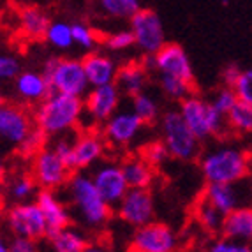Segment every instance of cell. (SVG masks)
Segmentation results:
<instances>
[{"mask_svg": "<svg viewBox=\"0 0 252 252\" xmlns=\"http://www.w3.org/2000/svg\"><path fill=\"white\" fill-rule=\"evenodd\" d=\"M244 187L242 182L236 184H206L203 199L217 208L222 215L229 214L238 206H244Z\"/></svg>", "mask_w": 252, "mask_h": 252, "instance_id": "d6986e66", "label": "cell"}, {"mask_svg": "<svg viewBox=\"0 0 252 252\" xmlns=\"http://www.w3.org/2000/svg\"><path fill=\"white\" fill-rule=\"evenodd\" d=\"M7 192L9 198L14 203H23V201H34V196L37 192V185H35L34 178L25 173L14 175L7 184Z\"/></svg>", "mask_w": 252, "mask_h": 252, "instance_id": "83f0119b", "label": "cell"}, {"mask_svg": "<svg viewBox=\"0 0 252 252\" xmlns=\"http://www.w3.org/2000/svg\"><path fill=\"white\" fill-rule=\"evenodd\" d=\"M236 101H238V99H236V95L231 90V87H222V89L219 90V92L212 97L210 104L215 111H219L220 115L226 117V115L229 113V109L236 104Z\"/></svg>", "mask_w": 252, "mask_h": 252, "instance_id": "f35d334b", "label": "cell"}, {"mask_svg": "<svg viewBox=\"0 0 252 252\" xmlns=\"http://www.w3.org/2000/svg\"><path fill=\"white\" fill-rule=\"evenodd\" d=\"M34 129L32 115L16 104L0 106V143L16 148L30 130Z\"/></svg>", "mask_w": 252, "mask_h": 252, "instance_id": "9a60e30c", "label": "cell"}, {"mask_svg": "<svg viewBox=\"0 0 252 252\" xmlns=\"http://www.w3.org/2000/svg\"><path fill=\"white\" fill-rule=\"evenodd\" d=\"M148 83V71L141 62H127L117 69L115 85L118 87L120 94L132 97L136 94L143 92Z\"/></svg>", "mask_w": 252, "mask_h": 252, "instance_id": "603a6c76", "label": "cell"}, {"mask_svg": "<svg viewBox=\"0 0 252 252\" xmlns=\"http://www.w3.org/2000/svg\"><path fill=\"white\" fill-rule=\"evenodd\" d=\"M42 74L46 76L51 92L83 97L89 90L80 59H50L44 63Z\"/></svg>", "mask_w": 252, "mask_h": 252, "instance_id": "8992f818", "label": "cell"}, {"mask_svg": "<svg viewBox=\"0 0 252 252\" xmlns=\"http://www.w3.org/2000/svg\"><path fill=\"white\" fill-rule=\"evenodd\" d=\"M5 226L13 236H23L35 242L46 238V222L35 201L14 203L5 214Z\"/></svg>", "mask_w": 252, "mask_h": 252, "instance_id": "ba28073f", "label": "cell"}, {"mask_svg": "<svg viewBox=\"0 0 252 252\" xmlns=\"http://www.w3.org/2000/svg\"><path fill=\"white\" fill-rule=\"evenodd\" d=\"M199 168L206 184H236L249 177L251 156L244 147L222 143L203 154Z\"/></svg>", "mask_w": 252, "mask_h": 252, "instance_id": "3957f363", "label": "cell"}, {"mask_svg": "<svg viewBox=\"0 0 252 252\" xmlns=\"http://www.w3.org/2000/svg\"><path fill=\"white\" fill-rule=\"evenodd\" d=\"M44 39L57 50H69L72 46L71 23H67V21H50Z\"/></svg>", "mask_w": 252, "mask_h": 252, "instance_id": "836d02e7", "label": "cell"}, {"mask_svg": "<svg viewBox=\"0 0 252 252\" xmlns=\"http://www.w3.org/2000/svg\"><path fill=\"white\" fill-rule=\"evenodd\" d=\"M178 113L182 115L184 122L199 141H206V139L222 136L226 132V117L215 111L210 101H206L196 94H190L185 99H182Z\"/></svg>", "mask_w": 252, "mask_h": 252, "instance_id": "277c9868", "label": "cell"}, {"mask_svg": "<svg viewBox=\"0 0 252 252\" xmlns=\"http://www.w3.org/2000/svg\"><path fill=\"white\" fill-rule=\"evenodd\" d=\"M226 122L240 134H249L252 130V104L236 101V104L226 115Z\"/></svg>", "mask_w": 252, "mask_h": 252, "instance_id": "1f68e13d", "label": "cell"}, {"mask_svg": "<svg viewBox=\"0 0 252 252\" xmlns=\"http://www.w3.org/2000/svg\"><path fill=\"white\" fill-rule=\"evenodd\" d=\"M48 240H50L53 252H81L89 244L87 233L81 227L71 226V224L48 236Z\"/></svg>", "mask_w": 252, "mask_h": 252, "instance_id": "d4e9b609", "label": "cell"}, {"mask_svg": "<svg viewBox=\"0 0 252 252\" xmlns=\"http://www.w3.org/2000/svg\"><path fill=\"white\" fill-rule=\"evenodd\" d=\"M242 72V67H238L236 63H229L226 65L222 71V81H224V87H231L235 83V80L238 78V74Z\"/></svg>", "mask_w": 252, "mask_h": 252, "instance_id": "ee69618b", "label": "cell"}, {"mask_svg": "<svg viewBox=\"0 0 252 252\" xmlns=\"http://www.w3.org/2000/svg\"><path fill=\"white\" fill-rule=\"evenodd\" d=\"M117 215L122 222L139 227L154 220L156 205L150 189H127L117 205Z\"/></svg>", "mask_w": 252, "mask_h": 252, "instance_id": "5bb4252c", "label": "cell"}, {"mask_svg": "<svg viewBox=\"0 0 252 252\" xmlns=\"http://www.w3.org/2000/svg\"><path fill=\"white\" fill-rule=\"evenodd\" d=\"M194 214H196V219H198L199 226L205 229L206 233L210 235H219L220 233V226H222V217L224 215L214 208L208 201L205 199H199V203L194 208Z\"/></svg>", "mask_w": 252, "mask_h": 252, "instance_id": "f1b7e54d", "label": "cell"}, {"mask_svg": "<svg viewBox=\"0 0 252 252\" xmlns=\"http://www.w3.org/2000/svg\"><path fill=\"white\" fill-rule=\"evenodd\" d=\"M120 169L129 189H150L156 180V169L141 156H129L120 162Z\"/></svg>", "mask_w": 252, "mask_h": 252, "instance_id": "cb8c5ba5", "label": "cell"}, {"mask_svg": "<svg viewBox=\"0 0 252 252\" xmlns=\"http://www.w3.org/2000/svg\"><path fill=\"white\" fill-rule=\"evenodd\" d=\"M208 252H252V249H251V244L236 242V240H229V238L220 236V238L212 242Z\"/></svg>", "mask_w": 252, "mask_h": 252, "instance_id": "60d3db41", "label": "cell"}, {"mask_svg": "<svg viewBox=\"0 0 252 252\" xmlns=\"http://www.w3.org/2000/svg\"><path fill=\"white\" fill-rule=\"evenodd\" d=\"M162 143L177 160H194L201 152V141L190 132L178 109H168L160 117Z\"/></svg>", "mask_w": 252, "mask_h": 252, "instance_id": "5b68a950", "label": "cell"}, {"mask_svg": "<svg viewBox=\"0 0 252 252\" xmlns=\"http://www.w3.org/2000/svg\"><path fill=\"white\" fill-rule=\"evenodd\" d=\"M159 85L164 95L173 99V101L180 102L187 95H190L194 90V81H187L177 78V76H168V74H159Z\"/></svg>", "mask_w": 252, "mask_h": 252, "instance_id": "f546056e", "label": "cell"}, {"mask_svg": "<svg viewBox=\"0 0 252 252\" xmlns=\"http://www.w3.org/2000/svg\"><path fill=\"white\" fill-rule=\"evenodd\" d=\"M97 4L106 16L113 20H129L138 9H141L139 0H97Z\"/></svg>", "mask_w": 252, "mask_h": 252, "instance_id": "4dcf8cb0", "label": "cell"}, {"mask_svg": "<svg viewBox=\"0 0 252 252\" xmlns=\"http://www.w3.org/2000/svg\"><path fill=\"white\" fill-rule=\"evenodd\" d=\"M81 63H83L85 78H87V83H89L90 89L115 83L118 65L109 55L102 53V51H90V53L85 55Z\"/></svg>", "mask_w": 252, "mask_h": 252, "instance_id": "ffe728a7", "label": "cell"}, {"mask_svg": "<svg viewBox=\"0 0 252 252\" xmlns=\"http://www.w3.org/2000/svg\"><path fill=\"white\" fill-rule=\"evenodd\" d=\"M94 185L101 198L108 203L111 208L118 205V201L127 192V182L124 178V173L120 169V162L111 159H101L95 166H92L90 173Z\"/></svg>", "mask_w": 252, "mask_h": 252, "instance_id": "7c38bea8", "label": "cell"}, {"mask_svg": "<svg viewBox=\"0 0 252 252\" xmlns=\"http://www.w3.org/2000/svg\"><path fill=\"white\" fill-rule=\"evenodd\" d=\"M130 34L134 37V46L145 55H154L166 42L164 25L160 16L152 9H138L129 18Z\"/></svg>", "mask_w": 252, "mask_h": 252, "instance_id": "52a82bcc", "label": "cell"}, {"mask_svg": "<svg viewBox=\"0 0 252 252\" xmlns=\"http://www.w3.org/2000/svg\"><path fill=\"white\" fill-rule=\"evenodd\" d=\"M178 245L177 233L168 224L150 220L136 227L129 244V252H175Z\"/></svg>", "mask_w": 252, "mask_h": 252, "instance_id": "8fae6325", "label": "cell"}, {"mask_svg": "<svg viewBox=\"0 0 252 252\" xmlns=\"http://www.w3.org/2000/svg\"><path fill=\"white\" fill-rule=\"evenodd\" d=\"M71 35H72V46H78L80 50L87 51H95L97 44H99V35L97 32L87 23H81V21H74L71 23Z\"/></svg>", "mask_w": 252, "mask_h": 252, "instance_id": "d6a6232c", "label": "cell"}, {"mask_svg": "<svg viewBox=\"0 0 252 252\" xmlns=\"http://www.w3.org/2000/svg\"><path fill=\"white\" fill-rule=\"evenodd\" d=\"M0 252H11L9 251V242L5 240V236L0 231Z\"/></svg>", "mask_w": 252, "mask_h": 252, "instance_id": "bcb514c9", "label": "cell"}, {"mask_svg": "<svg viewBox=\"0 0 252 252\" xmlns=\"http://www.w3.org/2000/svg\"><path fill=\"white\" fill-rule=\"evenodd\" d=\"M0 192H2V184H0Z\"/></svg>", "mask_w": 252, "mask_h": 252, "instance_id": "681fc988", "label": "cell"}, {"mask_svg": "<svg viewBox=\"0 0 252 252\" xmlns=\"http://www.w3.org/2000/svg\"><path fill=\"white\" fill-rule=\"evenodd\" d=\"M72 150H74L76 171H85L104 159L106 141L99 130L85 129L81 134H74Z\"/></svg>", "mask_w": 252, "mask_h": 252, "instance_id": "ac0fdd59", "label": "cell"}, {"mask_svg": "<svg viewBox=\"0 0 252 252\" xmlns=\"http://www.w3.org/2000/svg\"><path fill=\"white\" fill-rule=\"evenodd\" d=\"M14 90L18 97L27 104H39L51 94L50 83L46 76L39 71H23L18 72L14 78Z\"/></svg>", "mask_w": 252, "mask_h": 252, "instance_id": "44dd1931", "label": "cell"}, {"mask_svg": "<svg viewBox=\"0 0 252 252\" xmlns=\"http://www.w3.org/2000/svg\"><path fill=\"white\" fill-rule=\"evenodd\" d=\"M72 143H74V134L72 132H65V134L55 136V141L51 145L53 152L60 157L65 168L69 171H76V164H74V150H72Z\"/></svg>", "mask_w": 252, "mask_h": 252, "instance_id": "e575fe53", "label": "cell"}, {"mask_svg": "<svg viewBox=\"0 0 252 252\" xmlns=\"http://www.w3.org/2000/svg\"><path fill=\"white\" fill-rule=\"evenodd\" d=\"M34 201L39 206L44 222H46V238L71 224L69 206L62 201L57 190L39 189L34 196Z\"/></svg>", "mask_w": 252, "mask_h": 252, "instance_id": "e0dca14e", "label": "cell"}, {"mask_svg": "<svg viewBox=\"0 0 252 252\" xmlns=\"http://www.w3.org/2000/svg\"><path fill=\"white\" fill-rule=\"evenodd\" d=\"M154 71L159 74L177 76L182 80L194 81L192 63L185 50L175 42H164L157 53H154Z\"/></svg>", "mask_w": 252, "mask_h": 252, "instance_id": "2e32d148", "label": "cell"}, {"mask_svg": "<svg viewBox=\"0 0 252 252\" xmlns=\"http://www.w3.org/2000/svg\"><path fill=\"white\" fill-rule=\"evenodd\" d=\"M69 175H71V171L65 168V164L60 160V157L55 154L53 148L48 147V145L32 157L30 177L34 178L39 189H62L67 182Z\"/></svg>", "mask_w": 252, "mask_h": 252, "instance_id": "9c48e42d", "label": "cell"}, {"mask_svg": "<svg viewBox=\"0 0 252 252\" xmlns=\"http://www.w3.org/2000/svg\"><path fill=\"white\" fill-rule=\"evenodd\" d=\"M81 118H83V97L59 92H51L44 101L35 104L32 115L34 127L48 138L72 132L76 127H80Z\"/></svg>", "mask_w": 252, "mask_h": 252, "instance_id": "7a4b0ae2", "label": "cell"}, {"mask_svg": "<svg viewBox=\"0 0 252 252\" xmlns=\"http://www.w3.org/2000/svg\"><path fill=\"white\" fill-rule=\"evenodd\" d=\"M9 251L11 252H41L35 240L23 238V236H13L9 242Z\"/></svg>", "mask_w": 252, "mask_h": 252, "instance_id": "7bdbcfd3", "label": "cell"}, {"mask_svg": "<svg viewBox=\"0 0 252 252\" xmlns=\"http://www.w3.org/2000/svg\"><path fill=\"white\" fill-rule=\"evenodd\" d=\"M81 252H109V249L106 247L104 244H101V242H94V244H87V247L83 249Z\"/></svg>", "mask_w": 252, "mask_h": 252, "instance_id": "f6af8a7d", "label": "cell"}, {"mask_svg": "<svg viewBox=\"0 0 252 252\" xmlns=\"http://www.w3.org/2000/svg\"><path fill=\"white\" fill-rule=\"evenodd\" d=\"M48 25H50V16L41 7L29 5L20 11V29L29 39H35V41L44 39Z\"/></svg>", "mask_w": 252, "mask_h": 252, "instance_id": "484cf974", "label": "cell"}, {"mask_svg": "<svg viewBox=\"0 0 252 252\" xmlns=\"http://www.w3.org/2000/svg\"><path fill=\"white\" fill-rule=\"evenodd\" d=\"M231 90L235 92L236 99L245 104H252V71L244 69L240 72L235 83L231 85Z\"/></svg>", "mask_w": 252, "mask_h": 252, "instance_id": "74e56055", "label": "cell"}, {"mask_svg": "<svg viewBox=\"0 0 252 252\" xmlns=\"http://www.w3.org/2000/svg\"><path fill=\"white\" fill-rule=\"evenodd\" d=\"M139 156L143 157V159L147 160V162L150 164V166L154 169H157V168H160V166H164V164H166L169 159H171L168 148H166V145L162 143V139H157V141H150L148 145H145V147L141 148V154H139Z\"/></svg>", "mask_w": 252, "mask_h": 252, "instance_id": "8d00e7d4", "label": "cell"}, {"mask_svg": "<svg viewBox=\"0 0 252 252\" xmlns=\"http://www.w3.org/2000/svg\"><path fill=\"white\" fill-rule=\"evenodd\" d=\"M4 104V97H2V94H0V106Z\"/></svg>", "mask_w": 252, "mask_h": 252, "instance_id": "c3c4849f", "label": "cell"}, {"mask_svg": "<svg viewBox=\"0 0 252 252\" xmlns=\"http://www.w3.org/2000/svg\"><path fill=\"white\" fill-rule=\"evenodd\" d=\"M62 189H65L69 206L89 229H102L111 219V206L101 198L87 171H72Z\"/></svg>", "mask_w": 252, "mask_h": 252, "instance_id": "6da1fadb", "label": "cell"}, {"mask_svg": "<svg viewBox=\"0 0 252 252\" xmlns=\"http://www.w3.org/2000/svg\"><path fill=\"white\" fill-rule=\"evenodd\" d=\"M220 236L236 242H245L251 244L252 240V210L247 205L238 206L233 212L222 217V226H220Z\"/></svg>", "mask_w": 252, "mask_h": 252, "instance_id": "7402d4cb", "label": "cell"}, {"mask_svg": "<svg viewBox=\"0 0 252 252\" xmlns=\"http://www.w3.org/2000/svg\"><path fill=\"white\" fill-rule=\"evenodd\" d=\"M104 46L106 50L115 51V53L126 51L130 46H134V37L130 34V30H118V32H113L104 39Z\"/></svg>", "mask_w": 252, "mask_h": 252, "instance_id": "ab89813d", "label": "cell"}, {"mask_svg": "<svg viewBox=\"0 0 252 252\" xmlns=\"http://www.w3.org/2000/svg\"><path fill=\"white\" fill-rule=\"evenodd\" d=\"M130 111L143 124H154L160 115L157 99L152 94L145 92V90L130 97Z\"/></svg>", "mask_w": 252, "mask_h": 252, "instance_id": "4316f807", "label": "cell"}, {"mask_svg": "<svg viewBox=\"0 0 252 252\" xmlns=\"http://www.w3.org/2000/svg\"><path fill=\"white\" fill-rule=\"evenodd\" d=\"M4 173H5V166H4V162L0 160V178L4 177Z\"/></svg>", "mask_w": 252, "mask_h": 252, "instance_id": "7dc6e473", "label": "cell"}, {"mask_svg": "<svg viewBox=\"0 0 252 252\" xmlns=\"http://www.w3.org/2000/svg\"><path fill=\"white\" fill-rule=\"evenodd\" d=\"M46 143H48V136L42 134L41 130L34 127V129L23 138V141L16 147V152L23 159H32L41 148L46 147Z\"/></svg>", "mask_w": 252, "mask_h": 252, "instance_id": "d590c367", "label": "cell"}, {"mask_svg": "<svg viewBox=\"0 0 252 252\" xmlns=\"http://www.w3.org/2000/svg\"><path fill=\"white\" fill-rule=\"evenodd\" d=\"M145 124L136 117L129 108H118L111 117L102 124V138L111 148H127L136 141Z\"/></svg>", "mask_w": 252, "mask_h": 252, "instance_id": "4fadbf2b", "label": "cell"}, {"mask_svg": "<svg viewBox=\"0 0 252 252\" xmlns=\"http://www.w3.org/2000/svg\"><path fill=\"white\" fill-rule=\"evenodd\" d=\"M20 71H21L20 60L14 55L0 53V81L14 80Z\"/></svg>", "mask_w": 252, "mask_h": 252, "instance_id": "b9f144b4", "label": "cell"}, {"mask_svg": "<svg viewBox=\"0 0 252 252\" xmlns=\"http://www.w3.org/2000/svg\"><path fill=\"white\" fill-rule=\"evenodd\" d=\"M120 102H122V94L115 83L92 87L83 99V115L89 117L87 129H95L97 126L104 124L120 108Z\"/></svg>", "mask_w": 252, "mask_h": 252, "instance_id": "30bf717a", "label": "cell"}]
</instances>
